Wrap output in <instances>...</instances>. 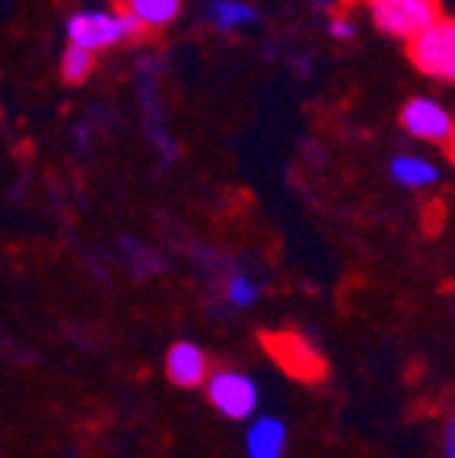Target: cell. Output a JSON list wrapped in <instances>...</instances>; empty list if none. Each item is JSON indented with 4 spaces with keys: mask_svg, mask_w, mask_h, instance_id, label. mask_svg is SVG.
I'll return each mask as SVG.
<instances>
[{
    "mask_svg": "<svg viewBox=\"0 0 455 458\" xmlns=\"http://www.w3.org/2000/svg\"><path fill=\"white\" fill-rule=\"evenodd\" d=\"M143 26L124 13H108V10H83V13L71 16L67 22V36H71L73 48L83 51H99L112 48V45L124 42V38H137Z\"/></svg>",
    "mask_w": 455,
    "mask_h": 458,
    "instance_id": "cell-1",
    "label": "cell"
},
{
    "mask_svg": "<svg viewBox=\"0 0 455 458\" xmlns=\"http://www.w3.org/2000/svg\"><path fill=\"white\" fill-rule=\"evenodd\" d=\"M370 16L382 32L395 38L420 36L430 22L440 20V4L436 0H366Z\"/></svg>",
    "mask_w": 455,
    "mask_h": 458,
    "instance_id": "cell-4",
    "label": "cell"
},
{
    "mask_svg": "<svg viewBox=\"0 0 455 458\" xmlns=\"http://www.w3.org/2000/svg\"><path fill=\"white\" fill-rule=\"evenodd\" d=\"M401 124L411 137L417 140H430V143H440L449 140L455 131L452 114L434 99H411L405 108H401Z\"/></svg>",
    "mask_w": 455,
    "mask_h": 458,
    "instance_id": "cell-5",
    "label": "cell"
},
{
    "mask_svg": "<svg viewBox=\"0 0 455 458\" xmlns=\"http://www.w3.org/2000/svg\"><path fill=\"white\" fill-rule=\"evenodd\" d=\"M258 296H262V286H258L249 274H233V277L227 280V300L233 302V306L249 309L258 302Z\"/></svg>",
    "mask_w": 455,
    "mask_h": 458,
    "instance_id": "cell-12",
    "label": "cell"
},
{
    "mask_svg": "<svg viewBox=\"0 0 455 458\" xmlns=\"http://www.w3.org/2000/svg\"><path fill=\"white\" fill-rule=\"evenodd\" d=\"M315 4H319V7H331V4H335V0H315Z\"/></svg>",
    "mask_w": 455,
    "mask_h": 458,
    "instance_id": "cell-17",
    "label": "cell"
},
{
    "mask_svg": "<svg viewBox=\"0 0 455 458\" xmlns=\"http://www.w3.org/2000/svg\"><path fill=\"white\" fill-rule=\"evenodd\" d=\"M121 13L137 20L143 29H166L182 10V0H118Z\"/></svg>",
    "mask_w": 455,
    "mask_h": 458,
    "instance_id": "cell-9",
    "label": "cell"
},
{
    "mask_svg": "<svg viewBox=\"0 0 455 458\" xmlns=\"http://www.w3.org/2000/svg\"><path fill=\"white\" fill-rule=\"evenodd\" d=\"M331 36H335V38H350V36H354V22H350L348 16H335V20H331Z\"/></svg>",
    "mask_w": 455,
    "mask_h": 458,
    "instance_id": "cell-15",
    "label": "cell"
},
{
    "mask_svg": "<svg viewBox=\"0 0 455 458\" xmlns=\"http://www.w3.org/2000/svg\"><path fill=\"white\" fill-rule=\"evenodd\" d=\"M287 423L280 417H252L245 429V458H284Z\"/></svg>",
    "mask_w": 455,
    "mask_h": 458,
    "instance_id": "cell-7",
    "label": "cell"
},
{
    "mask_svg": "<svg viewBox=\"0 0 455 458\" xmlns=\"http://www.w3.org/2000/svg\"><path fill=\"white\" fill-rule=\"evenodd\" d=\"M391 179L405 188H430L440 182V169L424 157H395L389 165Z\"/></svg>",
    "mask_w": 455,
    "mask_h": 458,
    "instance_id": "cell-10",
    "label": "cell"
},
{
    "mask_svg": "<svg viewBox=\"0 0 455 458\" xmlns=\"http://www.w3.org/2000/svg\"><path fill=\"white\" fill-rule=\"evenodd\" d=\"M449 157H452V163H455V131H452V137H449Z\"/></svg>",
    "mask_w": 455,
    "mask_h": 458,
    "instance_id": "cell-16",
    "label": "cell"
},
{
    "mask_svg": "<svg viewBox=\"0 0 455 458\" xmlns=\"http://www.w3.org/2000/svg\"><path fill=\"white\" fill-rule=\"evenodd\" d=\"M210 13H214V22L220 29H239L255 20V10L249 4H242V0H217Z\"/></svg>",
    "mask_w": 455,
    "mask_h": 458,
    "instance_id": "cell-11",
    "label": "cell"
},
{
    "mask_svg": "<svg viewBox=\"0 0 455 458\" xmlns=\"http://www.w3.org/2000/svg\"><path fill=\"white\" fill-rule=\"evenodd\" d=\"M268 347L274 351V360L284 366L287 372L293 376H303V379H315L322 372V360L319 353L309 347L303 337H293V335H278V337H268Z\"/></svg>",
    "mask_w": 455,
    "mask_h": 458,
    "instance_id": "cell-8",
    "label": "cell"
},
{
    "mask_svg": "<svg viewBox=\"0 0 455 458\" xmlns=\"http://www.w3.org/2000/svg\"><path fill=\"white\" fill-rule=\"evenodd\" d=\"M204 392L210 408L227 417V420H252L258 414L262 392H258L255 379L239 369H214L207 376Z\"/></svg>",
    "mask_w": 455,
    "mask_h": 458,
    "instance_id": "cell-2",
    "label": "cell"
},
{
    "mask_svg": "<svg viewBox=\"0 0 455 458\" xmlns=\"http://www.w3.org/2000/svg\"><path fill=\"white\" fill-rule=\"evenodd\" d=\"M90 71H93V55L83 48H67L64 57H61V73H64L67 83H83L86 77H90Z\"/></svg>",
    "mask_w": 455,
    "mask_h": 458,
    "instance_id": "cell-13",
    "label": "cell"
},
{
    "mask_svg": "<svg viewBox=\"0 0 455 458\" xmlns=\"http://www.w3.org/2000/svg\"><path fill=\"white\" fill-rule=\"evenodd\" d=\"M442 458H455V411L449 414L446 429H442Z\"/></svg>",
    "mask_w": 455,
    "mask_h": 458,
    "instance_id": "cell-14",
    "label": "cell"
},
{
    "mask_svg": "<svg viewBox=\"0 0 455 458\" xmlns=\"http://www.w3.org/2000/svg\"><path fill=\"white\" fill-rule=\"evenodd\" d=\"M166 376L178 388H201L210 376L204 347L194 341H176L166 351Z\"/></svg>",
    "mask_w": 455,
    "mask_h": 458,
    "instance_id": "cell-6",
    "label": "cell"
},
{
    "mask_svg": "<svg viewBox=\"0 0 455 458\" xmlns=\"http://www.w3.org/2000/svg\"><path fill=\"white\" fill-rule=\"evenodd\" d=\"M411 61L417 71L436 80H455V20L440 16L411 38Z\"/></svg>",
    "mask_w": 455,
    "mask_h": 458,
    "instance_id": "cell-3",
    "label": "cell"
}]
</instances>
